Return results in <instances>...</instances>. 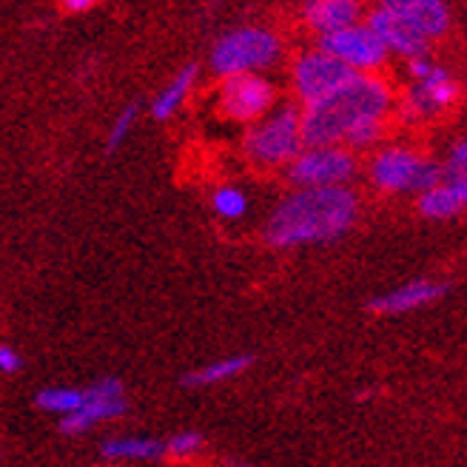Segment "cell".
Masks as SVG:
<instances>
[{
    "instance_id": "cell-1",
    "label": "cell",
    "mask_w": 467,
    "mask_h": 467,
    "mask_svg": "<svg viewBox=\"0 0 467 467\" xmlns=\"http://www.w3.org/2000/svg\"><path fill=\"white\" fill-rule=\"evenodd\" d=\"M359 220V197L348 185L294 189L274 205L263 225L271 248L288 251L302 245H328L342 240Z\"/></svg>"
},
{
    "instance_id": "cell-2",
    "label": "cell",
    "mask_w": 467,
    "mask_h": 467,
    "mask_svg": "<svg viewBox=\"0 0 467 467\" xmlns=\"http://www.w3.org/2000/svg\"><path fill=\"white\" fill-rule=\"evenodd\" d=\"M396 91L382 75H357L328 98L302 106V143L334 146L365 117H390Z\"/></svg>"
},
{
    "instance_id": "cell-3",
    "label": "cell",
    "mask_w": 467,
    "mask_h": 467,
    "mask_svg": "<svg viewBox=\"0 0 467 467\" xmlns=\"http://www.w3.org/2000/svg\"><path fill=\"white\" fill-rule=\"evenodd\" d=\"M410 86L402 98H396L393 114L400 117L405 126H422L436 120L456 106L462 98V86L448 66L436 63L431 55L408 60Z\"/></svg>"
},
{
    "instance_id": "cell-4",
    "label": "cell",
    "mask_w": 467,
    "mask_h": 467,
    "mask_svg": "<svg viewBox=\"0 0 467 467\" xmlns=\"http://www.w3.org/2000/svg\"><path fill=\"white\" fill-rule=\"evenodd\" d=\"M285 55L279 32L268 26H237L220 35L208 55V68L223 80L234 75H263Z\"/></svg>"
},
{
    "instance_id": "cell-5",
    "label": "cell",
    "mask_w": 467,
    "mask_h": 467,
    "mask_svg": "<svg viewBox=\"0 0 467 467\" xmlns=\"http://www.w3.org/2000/svg\"><path fill=\"white\" fill-rule=\"evenodd\" d=\"M302 109L294 103H276L265 117L248 126L243 137V154L256 169H285L302 151Z\"/></svg>"
},
{
    "instance_id": "cell-6",
    "label": "cell",
    "mask_w": 467,
    "mask_h": 467,
    "mask_svg": "<svg viewBox=\"0 0 467 467\" xmlns=\"http://www.w3.org/2000/svg\"><path fill=\"white\" fill-rule=\"evenodd\" d=\"M368 182L379 194H422L441 182V162L413 146H379L368 160Z\"/></svg>"
},
{
    "instance_id": "cell-7",
    "label": "cell",
    "mask_w": 467,
    "mask_h": 467,
    "mask_svg": "<svg viewBox=\"0 0 467 467\" xmlns=\"http://www.w3.org/2000/svg\"><path fill=\"white\" fill-rule=\"evenodd\" d=\"M283 171L294 189H328V185H348L354 180L359 174V160L342 143L302 146Z\"/></svg>"
},
{
    "instance_id": "cell-8",
    "label": "cell",
    "mask_w": 467,
    "mask_h": 467,
    "mask_svg": "<svg viewBox=\"0 0 467 467\" xmlns=\"http://www.w3.org/2000/svg\"><path fill=\"white\" fill-rule=\"evenodd\" d=\"M357 75L359 72H354V68L337 60L334 55L322 52L319 46H311V49L299 52L291 63V88L299 106H308L328 98L331 91H337Z\"/></svg>"
},
{
    "instance_id": "cell-9",
    "label": "cell",
    "mask_w": 467,
    "mask_h": 467,
    "mask_svg": "<svg viewBox=\"0 0 467 467\" xmlns=\"http://www.w3.org/2000/svg\"><path fill=\"white\" fill-rule=\"evenodd\" d=\"M314 46L334 55L337 60H342L359 75H379L390 60V49L385 46V40L373 32L368 20H359L354 26H345L331 35H322L317 37Z\"/></svg>"
},
{
    "instance_id": "cell-10",
    "label": "cell",
    "mask_w": 467,
    "mask_h": 467,
    "mask_svg": "<svg viewBox=\"0 0 467 467\" xmlns=\"http://www.w3.org/2000/svg\"><path fill=\"white\" fill-rule=\"evenodd\" d=\"M220 114L234 123H256L276 106V86L265 75H234L223 78L217 91Z\"/></svg>"
},
{
    "instance_id": "cell-11",
    "label": "cell",
    "mask_w": 467,
    "mask_h": 467,
    "mask_svg": "<svg viewBox=\"0 0 467 467\" xmlns=\"http://www.w3.org/2000/svg\"><path fill=\"white\" fill-rule=\"evenodd\" d=\"M377 6L405 20L413 32H419L431 43L448 37L453 26V12L448 0H377Z\"/></svg>"
},
{
    "instance_id": "cell-12",
    "label": "cell",
    "mask_w": 467,
    "mask_h": 467,
    "mask_svg": "<svg viewBox=\"0 0 467 467\" xmlns=\"http://www.w3.org/2000/svg\"><path fill=\"white\" fill-rule=\"evenodd\" d=\"M445 294H448V283H439V279H413V283H405L388 294L373 296L368 302V308L382 317L410 314L425 306H433V302H439Z\"/></svg>"
},
{
    "instance_id": "cell-13",
    "label": "cell",
    "mask_w": 467,
    "mask_h": 467,
    "mask_svg": "<svg viewBox=\"0 0 467 467\" xmlns=\"http://www.w3.org/2000/svg\"><path fill=\"white\" fill-rule=\"evenodd\" d=\"M365 20L373 26L385 46L390 49V55L402 57V60H413V57H422V55H431V40H425L419 32H413L405 20H400L396 15H390L388 9L373 4V9L365 15Z\"/></svg>"
},
{
    "instance_id": "cell-14",
    "label": "cell",
    "mask_w": 467,
    "mask_h": 467,
    "mask_svg": "<svg viewBox=\"0 0 467 467\" xmlns=\"http://www.w3.org/2000/svg\"><path fill=\"white\" fill-rule=\"evenodd\" d=\"M299 17L308 32L322 37L365 20V0H306Z\"/></svg>"
},
{
    "instance_id": "cell-15",
    "label": "cell",
    "mask_w": 467,
    "mask_h": 467,
    "mask_svg": "<svg viewBox=\"0 0 467 467\" xmlns=\"http://www.w3.org/2000/svg\"><path fill=\"white\" fill-rule=\"evenodd\" d=\"M126 413V400H91L86 393V402L63 416L60 422V431L66 436H78V433H86L88 428H95L98 422H106V419H117Z\"/></svg>"
},
{
    "instance_id": "cell-16",
    "label": "cell",
    "mask_w": 467,
    "mask_h": 467,
    "mask_svg": "<svg viewBox=\"0 0 467 467\" xmlns=\"http://www.w3.org/2000/svg\"><path fill=\"white\" fill-rule=\"evenodd\" d=\"M416 208H419V214L431 223H448V220L459 217L467 205L448 182H436L433 189L416 194Z\"/></svg>"
},
{
    "instance_id": "cell-17",
    "label": "cell",
    "mask_w": 467,
    "mask_h": 467,
    "mask_svg": "<svg viewBox=\"0 0 467 467\" xmlns=\"http://www.w3.org/2000/svg\"><path fill=\"white\" fill-rule=\"evenodd\" d=\"M197 75H200L197 63H189V66H182V68H180L177 78L151 100V117H154V120H169V117H171L185 100H189L192 88H194V83H197Z\"/></svg>"
},
{
    "instance_id": "cell-18",
    "label": "cell",
    "mask_w": 467,
    "mask_h": 467,
    "mask_svg": "<svg viewBox=\"0 0 467 467\" xmlns=\"http://www.w3.org/2000/svg\"><path fill=\"white\" fill-rule=\"evenodd\" d=\"M254 365V357L251 354H234V357H225V359H217L205 368H197L192 373H185L182 377V385L189 388H205V385H220L225 379H234L245 373L248 368Z\"/></svg>"
},
{
    "instance_id": "cell-19",
    "label": "cell",
    "mask_w": 467,
    "mask_h": 467,
    "mask_svg": "<svg viewBox=\"0 0 467 467\" xmlns=\"http://www.w3.org/2000/svg\"><path fill=\"white\" fill-rule=\"evenodd\" d=\"M388 120H390V117H365V120H359L354 129L345 134L342 146H348L354 154L379 149L382 140L388 137Z\"/></svg>"
},
{
    "instance_id": "cell-20",
    "label": "cell",
    "mask_w": 467,
    "mask_h": 467,
    "mask_svg": "<svg viewBox=\"0 0 467 467\" xmlns=\"http://www.w3.org/2000/svg\"><path fill=\"white\" fill-rule=\"evenodd\" d=\"M162 453H166V445L157 439L126 436V439L103 441V456H109V459H157Z\"/></svg>"
},
{
    "instance_id": "cell-21",
    "label": "cell",
    "mask_w": 467,
    "mask_h": 467,
    "mask_svg": "<svg viewBox=\"0 0 467 467\" xmlns=\"http://www.w3.org/2000/svg\"><path fill=\"white\" fill-rule=\"evenodd\" d=\"M441 182H448L467 205V137L456 140L448 157L441 160Z\"/></svg>"
},
{
    "instance_id": "cell-22",
    "label": "cell",
    "mask_w": 467,
    "mask_h": 467,
    "mask_svg": "<svg viewBox=\"0 0 467 467\" xmlns=\"http://www.w3.org/2000/svg\"><path fill=\"white\" fill-rule=\"evenodd\" d=\"M35 402H37V408H43V410L66 416V413L78 410V408L86 402V390H80V388H63V385L43 388V390H37Z\"/></svg>"
},
{
    "instance_id": "cell-23",
    "label": "cell",
    "mask_w": 467,
    "mask_h": 467,
    "mask_svg": "<svg viewBox=\"0 0 467 467\" xmlns=\"http://www.w3.org/2000/svg\"><path fill=\"white\" fill-rule=\"evenodd\" d=\"M212 212L228 223L243 220L248 214V194L240 185H220V189L212 192Z\"/></svg>"
},
{
    "instance_id": "cell-24",
    "label": "cell",
    "mask_w": 467,
    "mask_h": 467,
    "mask_svg": "<svg viewBox=\"0 0 467 467\" xmlns=\"http://www.w3.org/2000/svg\"><path fill=\"white\" fill-rule=\"evenodd\" d=\"M134 117H137V109H134V106H126L120 114L114 117V123H111V129H109V137H106V149H109V151L120 149V146L126 143L129 131L134 129Z\"/></svg>"
},
{
    "instance_id": "cell-25",
    "label": "cell",
    "mask_w": 467,
    "mask_h": 467,
    "mask_svg": "<svg viewBox=\"0 0 467 467\" xmlns=\"http://www.w3.org/2000/svg\"><path fill=\"white\" fill-rule=\"evenodd\" d=\"M202 448V436L197 431H182V433H174L169 441H166V451L174 453V456H192Z\"/></svg>"
},
{
    "instance_id": "cell-26",
    "label": "cell",
    "mask_w": 467,
    "mask_h": 467,
    "mask_svg": "<svg viewBox=\"0 0 467 467\" xmlns=\"http://www.w3.org/2000/svg\"><path fill=\"white\" fill-rule=\"evenodd\" d=\"M86 393L91 400H123V382L117 377H103L95 385H88Z\"/></svg>"
},
{
    "instance_id": "cell-27",
    "label": "cell",
    "mask_w": 467,
    "mask_h": 467,
    "mask_svg": "<svg viewBox=\"0 0 467 467\" xmlns=\"http://www.w3.org/2000/svg\"><path fill=\"white\" fill-rule=\"evenodd\" d=\"M20 365H23V359H20V354H17L15 348L12 345H0V370H4V373H17Z\"/></svg>"
},
{
    "instance_id": "cell-28",
    "label": "cell",
    "mask_w": 467,
    "mask_h": 467,
    "mask_svg": "<svg viewBox=\"0 0 467 467\" xmlns=\"http://www.w3.org/2000/svg\"><path fill=\"white\" fill-rule=\"evenodd\" d=\"M100 4H103V0H60L63 12H68V15L88 12V9H95V6H100Z\"/></svg>"
}]
</instances>
